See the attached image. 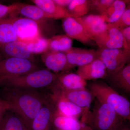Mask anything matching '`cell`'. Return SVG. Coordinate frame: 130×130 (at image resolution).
Segmentation results:
<instances>
[{"mask_svg": "<svg viewBox=\"0 0 130 130\" xmlns=\"http://www.w3.org/2000/svg\"><path fill=\"white\" fill-rule=\"evenodd\" d=\"M49 87L52 93L66 99L75 105L83 108H89L93 101V94L86 88L68 90L61 88L52 84Z\"/></svg>", "mask_w": 130, "mask_h": 130, "instance_id": "cell-9", "label": "cell"}, {"mask_svg": "<svg viewBox=\"0 0 130 130\" xmlns=\"http://www.w3.org/2000/svg\"><path fill=\"white\" fill-rule=\"evenodd\" d=\"M39 69L35 61L29 60L4 58L0 60V79L20 76Z\"/></svg>", "mask_w": 130, "mask_h": 130, "instance_id": "cell-5", "label": "cell"}, {"mask_svg": "<svg viewBox=\"0 0 130 130\" xmlns=\"http://www.w3.org/2000/svg\"><path fill=\"white\" fill-rule=\"evenodd\" d=\"M20 3L6 5L0 3V19L8 17L17 16Z\"/></svg>", "mask_w": 130, "mask_h": 130, "instance_id": "cell-29", "label": "cell"}, {"mask_svg": "<svg viewBox=\"0 0 130 130\" xmlns=\"http://www.w3.org/2000/svg\"><path fill=\"white\" fill-rule=\"evenodd\" d=\"M114 0H91L90 10H93L101 15L106 11Z\"/></svg>", "mask_w": 130, "mask_h": 130, "instance_id": "cell-30", "label": "cell"}, {"mask_svg": "<svg viewBox=\"0 0 130 130\" xmlns=\"http://www.w3.org/2000/svg\"><path fill=\"white\" fill-rule=\"evenodd\" d=\"M66 56L67 71L76 66L80 67L98 58L97 50L72 47L64 52Z\"/></svg>", "mask_w": 130, "mask_h": 130, "instance_id": "cell-10", "label": "cell"}, {"mask_svg": "<svg viewBox=\"0 0 130 130\" xmlns=\"http://www.w3.org/2000/svg\"><path fill=\"white\" fill-rule=\"evenodd\" d=\"M119 29L126 28L130 26V5L126 7L125 11L116 22L111 24Z\"/></svg>", "mask_w": 130, "mask_h": 130, "instance_id": "cell-31", "label": "cell"}, {"mask_svg": "<svg viewBox=\"0 0 130 130\" xmlns=\"http://www.w3.org/2000/svg\"><path fill=\"white\" fill-rule=\"evenodd\" d=\"M41 58L49 71L56 73L67 71V59L64 52L48 49L42 54Z\"/></svg>", "mask_w": 130, "mask_h": 130, "instance_id": "cell-16", "label": "cell"}, {"mask_svg": "<svg viewBox=\"0 0 130 130\" xmlns=\"http://www.w3.org/2000/svg\"><path fill=\"white\" fill-rule=\"evenodd\" d=\"M19 40L12 25L11 17L0 19V48L11 42Z\"/></svg>", "mask_w": 130, "mask_h": 130, "instance_id": "cell-24", "label": "cell"}, {"mask_svg": "<svg viewBox=\"0 0 130 130\" xmlns=\"http://www.w3.org/2000/svg\"><path fill=\"white\" fill-rule=\"evenodd\" d=\"M52 126L61 130H93L77 119L62 115L55 109L52 118Z\"/></svg>", "mask_w": 130, "mask_h": 130, "instance_id": "cell-18", "label": "cell"}, {"mask_svg": "<svg viewBox=\"0 0 130 130\" xmlns=\"http://www.w3.org/2000/svg\"><path fill=\"white\" fill-rule=\"evenodd\" d=\"M71 1L72 0H54V1L59 6L67 8L66 7L68 6Z\"/></svg>", "mask_w": 130, "mask_h": 130, "instance_id": "cell-34", "label": "cell"}, {"mask_svg": "<svg viewBox=\"0 0 130 130\" xmlns=\"http://www.w3.org/2000/svg\"><path fill=\"white\" fill-rule=\"evenodd\" d=\"M58 74L47 69H40L20 76L0 79V87L38 90L49 87Z\"/></svg>", "mask_w": 130, "mask_h": 130, "instance_id": "cell-3", "label": "cell"}, {"mask_svg": "<svg viewBox=\"0 0 130 130\" xmlns=\"http://www.w3.org/2000/svg\"><path fill=\"white\" fill-rule=\"evenodd\" d=\"M20 14L25 18L35 21L41 22L53 19L51 16L35 5L20 3L18 10Z\"/></svg>", "mask_w": 130, "mask_h": 130, "instance_id": "cell-23", "label": "cell"}, {"mask_svg": "<svg viewBox=\"0 0 130 130\" xmlns=\"http://www.w3.org/2000/svg\"><path fill=\"white\" fill-rule=\"evenodd\" d=\"M9 109L8 105L6 101L0 98V121L2 119L4 114Z\"/></svg>", "mask_w": 130, "mask_h": 130, "instance_id": "cell-33", "label": "cell"}, {"mask_svg": "<svg viewBox=\"0 0 130 130\" xmlns=\"http://www.w3.org/2000/svg\"><path fill=\"white\" fill-rule=\"evenodd\" d=\"M97 51L98 58L105 64L107 74L118 71L130 60V50H128L99 48Z\"/></svg>", "mask_w": 130, "mask_h": 130, "instance_id": "cell-6", "label": "cell"}, {"mask_svg": "<svg viewBox=\"0 0 130 130\" xmlns=\"http://www.w3.org/2000/svg\"><path fill=\"white\" fill-rule=\"evenodd\" d=\"M118 130H130V129L129 127L123 124Z\"/></svg>", "mask_w": 130, "mask_h": 130, "instance_id": "cell-35", "label": "cell"}, {"mask_svg": "<svg viewBox=\"0 0 130 130\" xmlns=\"http://www.w3.org/2000/svg\"><path fill=\"white\" fill-rule=\"evenodd\" d=\"M89 88L96 100L109 105L124 120H130V103L127 98L101 82L93 83Z\"/></svg>", "mask_w": 130, "mask_h": 130, "instance_id": "cell-4", "label": "cell"}, {"mask_svg": "<svg viewBox=\"0 0 130 130\" xmlns=\"http://www.w3.org/2000/svg\"><path fill=\"white\" fill-rule=\"evenodd\" d=\"M60 130V129H56V130Z\"/></svg>", "mask_w": 130, "mask_h": 130, "instance_id": "cell-37", "label": "cell"}, {"mask_svg": "<svg viewBox=\"0 0 130 130\" xmlns=\"http://www.w3.org/2000/svg\"><path fill=\"white\" fill-rule=\"evenodd\" d=\"M11 18L19 40L27 42L41 36L40 22L25 17L16 16Z\"/></svg>", "mask_w": 130, "mask_h": 130, "instance_id": "cell-7", "label": "cell"}, {"mask_svg": "<svg viewBox=\"0 0 130 130\" xmlns=\"http://www.w3.org/2000/svg\"><path fill=\"white\" fill-rule=\"evenodd\" d=\"M27 48L32 54H42L49 48V38L40 36L26 42Z\"/></svg>", "mask_w": 130, "mask_h": 130, "instance_id": "cell-28", "label": "cell"}, {"mask_svg": "<svg viewBox=\"0 0 130 130\" xmlns=\"http://www.w3.org/2000/svg\"><path fill=\"white\" fill-rule=\"evenodd\" d=\"M54 110L53 105L46 97L44 104L32 120L30 130H51Z\"/></svg>", "mask_w": 130, "mask_h": 130, "instance_id": "cell-13", "label": "cell"}, {"mask_svg": "<svg viewBox=\"0 0 130 130\" xmlns=\"http://www.w3.org/2000/svg\"><path fill=\"white\" fill-rule=\"evenodd\" d=\"M90 5L89 0H72L67 8L72 17L77 18L87 15Z\"/></svg>", "mask_w": 130, "mask_h": 130, "instance_id": "cell-27", "label": "cell"}, {"mask_svg": "<svg viewBox=\"0 0 130 130\" xmlns=\"http://www.w3.org/2000/svg\"><path fill=\"white\" fill-rule=\"evenodd\" d=\"M53 84L61 88L68 90L86 88L87 85L86 80L77 73H72L58 74Z\"/></svg>", "mask_w": 130, "mask_h": 130, "instance_id": "cell-19", "label": "cell"}, {"mask_svg": "<svg viewBox=\"0 0 130 130\" xmlns=\"http://www.w3.org/2000/svg\"><path fill=\"white\" fill-rule=\"evenodd\" d=\"M32 2L50 15L53 19L72 17L67 8L56 4L54 0H32Z\"/></svg>", "mask_w": 130, "mask_h": 130, "instance_id": "cell-20", "label": "cell"}, {"mask_svg": "<svg viewBox=\"0 0 130 130\" xmlns=\"http://www.w3.org/2000/svg\"><path fill=\"white\" fill-rule=\"evenodd\" d=\"M76 73L86 81L105 78L108 74L106 68L98 58L88 64L78 67Z\"/></svg>", "mask_w": 130, "mask_h": 130, "instance_id": "cell-15", "label": "cell"}, {"mask_svg": "<svg viewBox=\"0 0 130 130\" xmlns=\"http://www.w3.org/2000/svg\"><path fill=\"white\" fill-rule=\"evenodd\" d=\"M0 98L11 110L19 115L30 130L32 120L44 104L46 97L38 90L2 88Z\"/></svg>", "mask_w": 130, "mask_h": 130, "instance_id": "cell-1", "label": "cell"}, {"mask_svg": "<svg viewBox=\"0 0 130 130\" xmlns=\"http://www.w3.org/2000/svg\"><path fill=\"white\" fill-rule=\"evenodd\" d=\"M126 1L114 0L111 5L101 16L106 23L112 24L116 22L126 8Z\"/></svg>", "mask_w": 130, "mask_h": 130, "instance_id": "cell-25", "label": "cell"}, {"mask_svg": "<svg viewBox=\"0 0 130 130\" xmlns=\"http://www.w3.org/2000/svg\"><path fill=\"white\" fill-rule=\"evenodd\" d=\"M0 130H30L19 115L8 110L0 121Z\"/></svg>", "mask_w": 130, "mask_h": 130, "instance_id": "cell-22", "label": "cell"}, {"mask_svg": "<svg viewBox=\"0 0 130 130\" xmlns=\"http://www.w3.org/2000/svg\"><path fill=\"white\" fill-rule=\"evenodd\" d=\"M99 48H124V38L120 29L107 23L106 30L93 38Z\"/></svg>", "mask_w": 130, "mask_h": 130, "instance_id": "cell-8", "label": "cell"}, {"mask_svg": "<svg viewBox=\"0 0 130 130\" xmlns=\"http://www.w3.org/2000/svg\"><path fill=\"white\" fill-rule=\"evenodd\" d=\"M112 84L126 93L130 92V64L126 65L118 71L109 74Z\"/></svg>", "mask_w": 130, "mask_h": 130, "instance_id": "cell-21", "label": "cell"}, {"mask_svg": "<svg viewBox=\"0 0 130 130\" xmlns=\"http://www.w3.org/2000/svg\"><path fill=\"white\" fill-rule=\"evenodd\" d=\"M120 30L124 38V48L130 50V26Z\"/></svg>", "mask_w": 130, "mask_h": 130, "instance_id": "cell-32", "label": "cell"}, {"mask_svg": "<svg viewBox=\"0 0 130 130\" xmlns=\"http://www.w3.org/2000/svg\"><path fill=\"white\" fill-rule=\"evenodd\" d=\"M124 121L110 106L96 100L93 110L84 114L81 121L93 130H118Z\"/></svg>", "mask_w": 130, "mask_h": 130, "instance_id": "cell-2", "label": "cell"}, {"mask_svg": "<svg viewBox=\"0 0 130 130\" xmlns=\"http://www.w3.org/2000/svg\"><path fill=\"white\" fill-rule=\"evenodd\" d=\"M0 53L3 58H20L35 61L33 55L28 50L26 42L20 40L11 42L2 46L0 48Z\"/></svg>", "mask_w": 130, "mask_h": 130, "instance_id": "cell-14", "label": "cell"}, {"mask_svg": "<svg viewBox=\"0 0 130 130\" xmlns=\"http://www.w3.org/2000/svg\"><path fill=\"white\" fill-rule=\"evenodd\" d=\"M72 39L66 35H56L49 38L48 49L64 52L72 47Z\"/></svg>", "mask_w": 130, "mask_h": 130, "instance_id": "cell-26", "label": "cell"}, {"mask_svg": "<svg viewBox=\"0 0 130 130\" xmlns=\"http://www.w3.org/2000/svg\"><path fill=\"white\" fill-rule=\"evenodd\" d=\"M4 59V58H3L2 56L1 55V53H0V60H1L2 59Z\"/></svg>", "mask_w": 130, "mask_h": 130, "instance_id": "cell-36", "label": "cell"}, {"mask_svg": "<svg viewBox=\"0 0 130 130\" xmlns=\"http://www.w3.org/2000/svg\"><path fill=\"white\" fill-rule=\"evenodd\" d=\"M77 19L93 39L106 30L107 23L101 15L90 14Z\"/></svg>", "mask_w": 130, "mask_h": 130, "instance_id": "cell-17", "label": "cell"}, {"mask_svg": "<svg viewBox=\"0 0 130 130\" xmlns=\"http://www.w3.org/2000/svg\"><path fill=\"white\" fill-rule=\"evenodd\" d=\"M62 26L66 35L85 45H92L93 39L77 19L70 17L63 19Z\"/></svg>", "mask_w": 130, "mask_h": 130, "instance_id": "cell-11", "label": "cell"}, {"mask_svg": "<svg viewBox=\"0 0 130 130\" xmlns=\"http://www.w3.org/2000/svg\"><path fill=\"white\" fill-rule=\"evenodd\" d=\"M50 94L48 100L56 111L62 115L77 119L89 109V108L81 107L54 93Z\"/></svg>", "mask_w": 130, "mask_h": 130, "instance_id": "cell-12", "label": "cell"}]
</instances>
